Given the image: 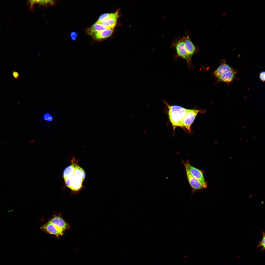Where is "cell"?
<instances>
[{"mask_svg": "<svg viewBox=\"0 0 265 265\" xmlns=\"http://www.w3.org/2000/svg\"><path fill=\"white\" fill-rule=\"evenodd\" d=\"M71 164L64 171L63 177L66 186L73 192H78L82 187L86 174L84 170L73 158Z\"/></svg>", "mask_w": 265, "mask_h": 265, "instance_id": "cell-1", "label": "cell"}, {"mask_svg": "<svg viewBox=\"0 0 265 265\" xmlns=\"http://www.w3.org/2000/svg\"><path fill=\"white\" fill-rule=\"evenodd\" d=\"M164 103L168 109L169 118L174 130L177 127L183 128V121L188 109L177 105H170L165 100Z\"/></svg>", "mask_w": 265, "mask_h": 265, "instance_id": "cell-2", "label": "cell"}, {"mask_svg": "<svg viewBox=\"0 0 265 265\" xmlns=\"http://www.w3.org/2000/svg\"><path fill=\"white\" fill-rule=\"evenodd\" d=\"M175 50L176 53L174 59L182 58L186 62L189 69H192L193 66L192 62V58L188 55L185 46L184 36L182 37H176L173 39L170 46Z\"/></svg>", "mask_w": 265, "mask_h": 265, "instance_id": "cell-3", "label": "cell"}, {"mask_svg": "<svg viewBox=\"0 0 265 265\" xmlns=\"http://www.w3.org/2000/svg\"><path fill=\"white\" fill-rule=\"evenodd\" d=\"M184 165L186 169L188 170L194 177L202 184L204 188H206L207 184L201 171L191 165L188 161L184 163Z\"/></svg>", "mask_w": 265, "mask_h": 265, "instance_id": "cell-4", "label": "cell"}, {"mask_svg": "<svg viewBox=\"0 0 265 265\" xmlns=\"http://www.w3.org/2000/svg\"><path fill=\"white\" fill-rule=\"evenodd\" d=\"M185 34L184 36L185 46L188 55L192 58L194 54L199 52V48L193 43L191 40V35L188 31H186Z\"/></svg>", "mask_w": 265, "mask_h": 265, "instance_id": "cell-5", "label": "cell"}, {"mask_svg": "<svg viewBox=\"0 0 265 265\" xmlns=\"http://www.w3.org/2000/svg\"><path fill=\"white\" fill-rule=\"evenodd\" d=\"M200 111L199 110L188 109L183 121V128H185L190 131V126L198 113Z\"/></svg>", "mask_w": 265, "mask_h": 265, "instance_id": "cell-6", "label": "cell"}, {"mask_svg": "<svg viewBox=\"0 0 265 265\" xmlns=\"http://www.w3.org/2000/svg\"><path fill=\"white\" fill-rule=\"evenodd\" d=\"M49 221L64 233L65 230L70 227V225L60 215H53Z\"/></svg>", "mask_w": 265, "mask_h": 265, "instance_id": "cell-7", "label": "cell"}, {"mask_svg": "<svg viewBox=\"0 0 265 265\" xmlns=\"http://www.w3.org/2000/svg\"><path fill=\"white\" fill-rule=\"evenodd\" d=\"M40 229L46 233L54 235L57 237L62 235L64 233L49 221L41 226Z\"/></svg>", "mask_w": 265, "mask_h": 265, "instance_id": "cell-8", "label": "cell"}, {"mask_svg": "<svg viewBox=\"0 0 265 265\" xmlns=\"http://www.w3.org/2000/svg\"><path fill=\"white\" fill-rule=\"evenodd\" d=\"M119 10L118 9L115 12L112 13L111 15L107 18L100 23H97L107 27L113 28L116 26L118 19L119 17Z\"/></svg>", "mask_w": 265, "mask_h": 265, "instance_id": "cell-9", "label": "cell"}, {"mask_svg": "<svg viewBox=\"0 0 265 265\" xmlns=\"http://www.w3.org/2000/svg\"><path fill=\"white\" fill-rule=\"evenodd\" d=\"M114 28H109L100 31L93 32L90 35L95 40L100 41L110 36L112 34Z\"/></svg>", "mask_w": 265, "mask_h": 265, "instance_id": "cell-10", "label": "cell"}, {"mask_svg": "<svg viewBox=\"0 0 265 265\" xmlns=\"http://www.w3.org/2000/svg\"><path fill=\"white\" fill-rule=\"evenodd\" d=\"M236 73V71L233 69L222 74L217 79L219 81L229 83L234 80L235 77Z\"/></svg>", "mask_w": 265, "mask_h": 265, "instance_id": "cell-11", "label": "cell"}, {"mask_svg": "<svg viewBox=\"0 0 265 265\" xmlns=\"http://www.w3.org/2000/svg\"><path fill=\"white\" fill-rule=\"evenodd\" d=\"M186 171L187 179L193 188L195 190L204 188L202 185L199 181L194 177L188 170L186 169Z\"/></svg>", "mask_w": 265, "mask_h": 265, "instance_id": "cell-12", "label": "cell"}, {"mask_svg": "<svg viewBox=\"0 0 265 265\" xmlns=\"http://www.w3.org/2000/svg\"><path fill=\"white\" fill-rule=\"evenodd\" d=\"M233 69L226 63H223L214 71L213 74L214 77L217 79L222 74Z\"/></svg>", "mask_w": 265, "mask_h": 265, "instance_id": "cell-13", "label": "cell"}, {"mask_svg": "<svg viewBox=\"0 0 265 265\" xmlns=\"http://www.w3.org/2000/svg\"><path fill=\"white\" fill-rule=\"evenodd\" d=\"M109 28L99 24L95 23L91 27L87 28L86 32L88 35H90L93 32L100 31Z\"/></svg>", "mask_w": 265, "mask_h": 265, "instance_id": "cell-14", "label": "cell"}, {"mask_svg": "<svg viewBox=\"0 0 265 265\" xmlns=\"http://www.w3.org/2000/svg\"><path fill=\"white\" fill-rule=\"evenodd\" d=\"M112 14V13H106L101 14L99 16L98 19L95 23H98L106 20L110 17Z\"/></svg>", "mask_w": 265, "mask_h": 265, "instance_id": "cell-15", "label": "cell"}, {"mask_svg": "<svg viewBox=\"0 0 265 265\" xmlns=\"http://www.w3.org/2000/svg\"><path fill=\"white\" fill-rule=\"evenodd\" d=\"M262 238L261 241L259 242V244L257 246V248L261 247L262 249L261 251L264 250L265 247V233L264 232H263L262 233Z\"/></svg>", "mask_w": 265, "mask_h": 265, "instance_id": "cell-16", "label": "cell"}, {"mask_svg": "<svg viewBox=\"0 0 265 265\" xmlns=\"http://www.w3.org/2000/svg\"><path fill=\"white\" fill-rule=\"evenodd\" d=\"M39 1V0H28V4H30L29 9L31 11H33L35 10L34 5L35 3H38Z\"/></svg>", "mask_w": 265, "mask_h": 265, "instance_id": "cell-17", "label": "cell"}, {"mask_svg": "<svg viewBox=\"0 0 265 265\" xmlns=\"http://www.w3.org/2000/svg\"><path fill=\"white\" fill-rule=\"evenodd\" d=\"M44 119L48 121H51L53 120V118L49 113L45 114L43 116Z\"/></svg>", "mask_w": 265, "mask_h": 265, "instance_id": "cell-18", "label": "cell"}, {"mask_svg": "<svg viewBox=\"0 0 265 265\" xmlns=\"http://www.w3.org/2000/svg\"><path fill=\"white\" fill-rule=\"evenodd\" d=\"M39 6L43 5L47 8L48 4V0H39L38 3Z\"/></svg>", "mask_w": 265, "mask_h": 265, "instance_id": "cell-19", "label": "cell"}, {"mask_svg": "<svg viewBox=\"0 0 265 265\" xmlns=\"http://www.w3.org/2000/svg\"><path fill=\"white\" fill-rule=\"evenodd\" d=\"M71 39L72 40L74 41L76 39V38L78 36L77 33L75 32H72L70 34Z\"/></svg>", "mask_w": 265, "mask_h": 265, "instance_id": "cell-20", "label": "cell"}, {"mask_svg": "<svg viewBox=\"0 0 265 265\" xmlns=\"http://www.w3.org/2000/svg\"><path fill=\"white\" fill-rule=\"evenodd\" d=\"M265 71H263L261 72L259 74V78L260 80L263 82L265 81Z\"/></svg>", "mask_w": 265, "mask_h": 265, "instance_id": "cell-21", "label": "cell"}, {"mask_svg": "<svg viewBox=\"0 0 265 265\" xmlns=\"http://www.w3.org/2000/svg\"><path fill=\"white\" fill-rule=\"evenodd\" d=\"M13 77L15 79H17L19 76L18 73L16 71H13Z\"/></svg>", "mask_w": 265, "mask_h": 265, "instance_id": "cell-22", "label": "cell"}, {"mask_svg": "<svg viewBox=\"0 0 265 265\" xmlns=\"http://www.w3.org/2000/svg\"><path fill=\"white\" fill-rule=\"evenodd\" d=\"M48 3L51 6H53L55 4L56 1L55 0H48Z\"/></svg>", "mask_w": 265, "mask_h": 265, "instance_id": "cell-23", "label": "cell"}, {"mask_svg": "<svg viewBox=\"0 0 265 265\" xmlns=\"http://www.w3.org/2000/svg\"><path fill=\"white\" fill-rule=\"evenodd\" d=\"M226 13H226V12H224V13H223V14H222V16H223V15H225V14H226Z\"/></svg>", "mask_w": 265, "mask_h": 265, "instance_id": "cell-24", "label": "cell"}, {"mask_svg": "<svg viewBox=\"0 0 265 265\" xmlns=\"http://www.w3.org/2000/svg\"><path fill=\"white\" fill-rule=\"evenodd\" d=\"M253 30H252L251 31V33H252V32H253Z\"/></svg>", "mask_w": 265, "mask_h": 265, "instance_id": "cell-25", "label": "cell"}, {"mask_svg": "<svg viewBox=\"0 0 265 265\" xmlns=\"http://www.w3.org/2000/svg\"><path fill=\"white\" fill-rule=\"evenodd\" d=\"M236 13H237V12H235V13H234V15H236Z\"/></svg>", "mask_w": 265, "mask_h": 265, "instance_id": "cell-26", "label": "cell"}, {"mask_svg": "<svg viewBox=\"0 0 265 265\" xmlns=\"http://www.w3.org/2000/svg\"><path fill=\"white\" fill-rule=\"evenodd\" d=\"M227 13H226V14H225V16H224V17H225V16H226V15H227Z\"/></svg>", "mask_w": 265, "mask_h": 265, "instance_id": "cell-27", "label": "cell"}, {"mask_svg": "<svg viewBox=\"0 0 265 265\" xmlns=\"http://www.w3.org/2000/svg\"><path fill=\"white\" fill-rule=\"evenodd\" d=\"M249 27L247 28V30H249Z\"/></svg>", "mask_w": 265, "mask_h": 265, "instance_id": "cell-28", "label": "cell"}, {"mask_svg": "<svg viewBox=\"0 0 265 265\" xmlns=\"http://www.w3.org/2000/svg\"><path fill=\"white\" fill-rule=\"evenodd\" d=\"M262 5H263V4H261L260 5V7H261L262 6Z\"/></svg>", "mask_w": 265, "mask_h": 265, "instance_id": "cell-29", "label": "cell"}, {"mask_svg": "<svg viewBox=\"0 0 265 265\" xmlns=\"http://www.w3.org/2000/svg\"><path fill=\"white\" fill-rule=\"evenodd\" d=\"M249 10V9H248L247 10V11H248V10Z\"/></svg>", "mask_w": 265, "mask_h": 265, "instance_id": "cell-30", "label": "cell"}, {"mask_svg": "<svg viewBox=\"0 0 265 265\" xmlns=\"http://www.w3.org/2000/svg\"><path fill=\"white\" fill-rule=\"evenodd\" d=\"M226 5H225L224 6V7H225V6H226Z\"/></svg>", "mask_w": 265, "mask_h": 265, "instance_id": "cell-31", "label": "cell"}, {"mask_svg": "<svg viewBox=\"0 0 265 265\" xmlns=\"http://www.w3.org/2000/svg\"><path fill=\"white\" fill-rule=\"evenodd\" d=\"M244 127H243L242 128H243H243H244Z\"/></svg>", "mask_w": 265, "mask_h": 265, "instance_id": "cell-32", "label": "cell"}]
</instances>
